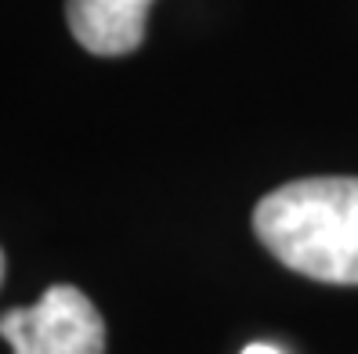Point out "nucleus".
<instances>
[{
  "label": "nucleus",
  "instance_id": "f03ea898",
  "mask_svg": "<svg viewBox=\"0 0 358 354\" xmlns=\"http://www.w3.org/2000/svg\"><path fill=\"white\" fill-rule=\"evenodd\" d=\"M11 354H105V322L76 286H51L33 307L0 315Z\"/></svg>",
  "mask_w": 358,
  "mask_h": 354
},
{
  "label": "nucleus",
  "instance_id": "f257e3e1",
  "mask_svg": "<svg viewBox=\"0 0 358 354\" xmlns=\"http://www.w3.org/2000/svg\"><path fill=\"white\" fill-rule=\"evenodd\" d=\"M254 232L289 272L329 286H358V177L282 184L257 202Z\"/></svg>",
  "mask_w": 358,
  "mask_h": 354
},
{
  "label": "nucleus",
  "instance_id": "20e7f679",
  "mask_svg": "<svg viewBox=\"0 0 358 354\" xmlns=\"http://www.w3.org/2000/svg\"><path fill=\"white\" fill-rule=\"evenodd\" d=\"M243 354H282V351L271 344H250V347H243Z\"/></svg>",
  "mask_w": 358,
  "mask_h": 354
},
{
  "label": "nucleus",
  "instance_id": "39448f33",
  "mask_svg": "<svg viewBox=\"0 0 358 354\" xmlns=\"http://www.w3.org/2000/svg\"><path fill=\"white\" fill-rule=\"evenodd\" d=\"M0 282H4V249H0Z\"/></svg>",
  "mask_w": 358,
  "mask_h": 354
},
{
  "label": "nucleus",
  "instance_id": "7ed1b4c3",
  "mask_svg": "<svg viewBox=\"0 0 358 354\" xmlns=\"http://www.w3.org/2000/svg\"><path fill=\"white\" fill-rule=\"evenodd\" d=\"M152 0H66V18L80 47L120 58L141 47Z\"/></svg>",
  "mask_w": 358,
  "mask_h": 354
}]
</instances>
